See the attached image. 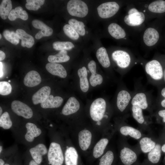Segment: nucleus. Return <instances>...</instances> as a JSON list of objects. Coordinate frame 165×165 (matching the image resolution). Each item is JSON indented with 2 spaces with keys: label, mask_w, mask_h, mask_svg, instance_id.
<instances>
[{
  "label": "nucleus",
  "mask_w": 165,
  "mask_h": 165,
  "mask_svg": "<svg viewBox=\"0 0 165 165\" xmlns=\"http://www.w3.org/2000/svg\"><path fill=\"white\" fill-rule=\"evenodd\" d=\"M145 70L148 80L151 83L158 86L164 83L163 68L158 61L154 60L147 62Z\"/></svg>",
  "instance_id": "1"
},
{
  "label": "nucleus",
  "mask_w": 165,
  "mask_h": 165,
  "mask_svg": "<svg viewBox=\"0 0 165 165\" xmlns=\"http://www.w3.org/2000/svg\"><path fill=\"white\" fill-rule=\"evenodd\" d=\"M107 104L105 100L102 98L95 99L91 104L90 108V114L92 119L99 126L101 121L104 117L107 118L108 116L105 114Z\"/></svg>",
  "instance_id": "2"
},
{
  "label": "nucleus",
  "mask_w": 165,
  "mask_h": 165,
  "mask_svg": "<svg viewBox=\"0 0 165 165\" xmlns=\"http://www.w3.org/2000/svg\"><path fill=\"white\" fill-rule=\"evenodd\" d=\"M67 9L71 16L84 17L87 14L88 9L86 4L80 0H71L67 5Z\"/></svg>",
  "instance_id": "3"
},
{
  "label": "nucleus",
  "mask_w": 165,
  "mask_h": 165,
  "mask_svg": "<svg viewBox=\"0 0 165 165\" xmlns=\"http://www.w3.org/2000/svg\"><path fill=\"white\" fill-rule=\"evenodd\" d=\"M48 159L51 165H62L64 161L63 152L59 144L51 142L48 152Z\"/></svg>",
  "instance_id": "4"
},
{
  "label": "nucleus",
  "mask_w": 165,
  "mask_h": 165,
  "mask_svg": "<svg viewBox=\"0 0 165 165\" xmlns=\"http://www.w3.org/2000/svg\"><path fill=\"white\" fill-rule=\"evenodd\" d=\"M153 99L151 95L148 92L139 91L134 93L131 101L132 105H136L142 109H146Z\"/></svg>",
  "instance_id": "5"
},
{
  "label": "nucleus",
  "mask_w": 165,
  "mask_h": 165,
  "mask_svg": "<svg viewBox=\"0 0 165 165\" xmlns=\"http://www.w3.org/2000/svg\"><path fill=\"white\" fill-rule=\"evenodd\" d=\"M119 8V5L115 2L103 3L97 8L98 14L102 18H108L114 15Z\"/></svg>",
  "instance_id": "6"
},
{
  "label": "nucleus",
  "mask_w": 165,
  "mask_h": 165,
  "mask_svg": "<svg viewBox=\"0 0 165 165\" xmlns=\"http://www.w3.org/2000/svg\"><path fill=\"white\" fill-rule=\"evenodd\" d=\"M134 94L127 89L122 90L118 92L116 104L117 108L121 112H123L130 103L131 104Z\"/></svg>",
  "instance_id": "7"
},
{
  "label": "nucleus",
  "mask_w": 165,
  "mask_h": 165,
  "mask_svg": "<svg viewBox=\"0 0 165 165\" xmlns=\"http://www.w3.org/2000/svg\"><path fill=\"white\" fill-rule=\"evenodd\" d=\"M11 108L13 112L18 116L28 119L33 116L31 108L24 103L17 100L13 101L11 104Z\"/></svg>",
  "instance_id": "8"
},
{
  "label": "nucleus",
  "mask_w": 165,
  "mask_h": 165,
  "mask_svg": "<svg viewBox=\"0 0 165 165\" xmlns=\"http://www.w3.org/2000/svg\"><path fill=\"white\" fill-rule=\"evenodd\" d=\"M113 60L120 68L125 69L128 68L131 63L130 55L127 52L122 50H117L112 53Z\"/></svg>",
  "instance_id": "9"
},
{
  "label": "nucleus",
  "mask_w": 165,
  "mask_h": 165,
  "mask_svg": "<svg viewBox=\"0 0 165 165\" xmlns=\"http://www.w3.org/2000/svg\"><path fill=\"white\" fill-rule=\"evenodd\" d=\"M92 139V134L89 130L84 129L79 131L78 135L79 146L83 151H86L90 147Z\"/></svg>",
  "instance_id": "10"
},
{
  "label": "nucleus",
  "mask_w": 165,
  "mask_h": 165,
  "mask_svg": "<svg viewBox=\"0 0 165 165\" xmlns=\"http://www.w3.org/2000/svg\"><path fill=\"white\" fill-rule=\"evenodd\" d=\"M32 26L35 28L41 30L36 34L35 38L39 39L43 37L51 36L53 33V30L41 20H34L32 21Z\"/></svg>",
  "instance_id": "11"
},
{
  "label": "nucleus",
  "mask_w": 165,
  "mask_h": 165,
  "mask_svg": "<svg viewBox=\"0 0 165 165\" xmlns=\"http://www.w3.org/2000/svg\"><path fill=\"white\" fill-rule=\"evenodd\" d=\"M79 101L74 97H70L63 107L62 113L65 116H68L77 112L80 108Z\"/></svg>",
  "instance_id": "12"
},
{
  "label": "nucleus",
  "mask_w": 165,
  "mask_h": 165,
  "mask_svg": "<svg viewBox=\"0 0 165 165\" xmlns=\"http://www.w3.org/2000/svg\"><path fill=\"white\" fill-rule=\"evenodd\" d=\"M143 38L146 45L151 46L155 44L158 42L159 38V34L155 28H149L145 31Z\"/></svg>",
  "instance_id": "13"
},
{
  "label": "nucleus",
  "mask_w": 165,
  "mask_h": 165,
  "mask_svg": "<svg viewBox=\"0 0 165 165\" xmlns=\"http://www.w3.org/2000/svg\"><path fill=\"white\" fill-rule=\"evenodd\" d=\"M88 67L91 73L89 79L90 85L93 87H95L101 84L103 78L101 75L96 73V64L95 61H91L88 64Z\"/></svg>",
  "instance_id": "14"
},
{
  "label": "nucleus",
  "mask_w": 165,
  "mask_h": 165,
  "mask_svg": "<svg viewBox=\"0 0 165 165\" xmlns=\"http://www.w3.org/2000/svg\"><path fill=\"white\" fill-rule=\"evenodd\" d=\"M29 152L33 160L39 164L42 161V156L47 153V150L44 145L39 144L31 148Z\"/></svg>",
  "instance_id": "15"
},
{
  "label": "nucleus",
  "mask_w": 165,
  "mask_h": 165,
  "mask_svg": "<svg viewBox=\"0 0 165 165\" xmlns=\"http://www.w3.org/2000/svg\"><path fill=\"white\" fill-rule=\"evenodd\" d=\"M120 157L121 161L125 165H131L137 159L135 153L130 148L126 147L121 150Z\"/></svg>",
  "instance_id": "16"
},
{
  "label": "nucleus",
  "mask_w": 165,
  "mask_h": 165,
  "mask_svg": "<svg viewBox=\"0 0 165 165\" xmlns=\"http://www.w3.org/2000/svg\"><path fill=\"white\" fill-rule=\"evenodd\" d=\"M46 70L52 75L64 78L67 76V72L61 64L57 63H49L46 65Z\"/></svg>",
  "instance_id": "17"
},
{
  "label": "nucleus",
  "mask_w": 165,
  "mask_h": 165,
  "mask_svg": "<svg viewBox=\"0 0 165 165\" xmlns=\"http://www.w3.org/2000/svg\"><path fill=\"white\" fill-rule=\"evenodd\" d=\"M41 81V77L38 72L35 70L29 72L24 79V85L29 87H33L39 84Z\"/></svg>",
  "instance_id": "18"
},
{
  "label": "nucleus",
  "mask_w": 165,
  "mask_h": 165,
  "mask_svg": "<svg viewBox=\"0 0 165 165\" xmlns=\"http://www.w3.org/2000/svg\"><path fill=\"white\" fill-rule=\"evenodd\" d=\"M51 88L49 86H44L42 87L33 95L32 100L33 104L36 105L42 103L50 96Z\"/></svg>",
  "instance_id": "19"
},
{
  "label": "nucleus",
  "mask_w": 165,
  "mask_h": 165,
  "mask_svg": "<svg viewBox=\"0 0 165 165\" xmlns=\"http://www.w3.org/2000/svg\"><path fill=\"white\" fill-rule=\"evenodd\" d=\"M145 16L141 12H138L134 13L128 15L124 18L125 22L128 25L135 26L140 25L144 21Z\"/></svg>",
  "instance_id": "20"
},
{
  "label": "nucleus",
  "mask_w": 165,
  "mask_h": 165,
  "mask_svg": "<svg viewBox=\"0 0 165 165\" xmlns=\"http://www.w3.org/2000/svg\"><path fill=\"white\" fill-rule=\"evenodd\" d=\"M16 33L19 39L21 40V45L22 46L30 48L33 46L35 41L31 35L27 33L24 30L20 29H17L16 30Z\"/></svg>",
  "instance_id": "21"
},
{
  "label": "nucleus",
  "mask_w": 165,
  "mask_h": 165,
  "mask_svg": "<svg viewBox=\"0 0 165 165\" xmlns=\"http://www.w3.org/2000/svg\"><path fill=\"white\" fill-rule=\"evenodd\" d=\"M79 156L76 149L73 147H68L65 152L66 165H78Z\"/></svg>",
  "instance_id": "22"
},
{
  "label": "nucleus",
  "mask_w": 165,
  "mask_h": 165,
  "mask_svg": "<svg viewBox=\"0 0 165 165\" xmlns=\"http://www.w3.org/2000/svg\"><path fill=\"white\" fill-rule=\"evenodd\" d=\"M27 132L25 135V139L27 141L31 142L33 141L35 137L39 136L41 133L40 129L37 128V126L31 123H27L25 125Z\"/></svg>",
  "instance_id": "23"
},
{
  "label": "nucleus",
  "mask_w": 165,
  "mask_h": 165,
  "mask_svg": "<svg viewBox=\"0 0 165 165\" xmlns=\"http://www.w3.org/2000/svg\"><path fill=\"white\" fill-rule=\"evenodd\" d=\"M63 101V99L60 96L54 97L53 95H50L44 102L41 104V106L44 108H57L61 106Z\"/></svg>",
  "instance_id": "24"
},
{
  "label": "nucleus",
  "mask_w": 165,
  "mask_h": 165,
  "mask_svg": "<svg viewBox=\"0 0 165 165\" xmlns=\"http://www.w3.org/2000/svg\"><path fill=\"white\" fill-rule=\"evenodd\" d=\"M108 142V138H103L96 143L93 150L92 154L94 158H98L103 154Z\"/></svg>",
  "instance_id": "25"
},
{
  "label": "nucleus",
  "mask_w": 165,
  "mask_h": 165,
  "mask_svg": "<svg viewBox=\"0 0 165 165\" xmlns=\"http://www.w3.org/2000/svg\"><path fill=\"white\" fill-rule=\"evenodd\" d=\"M77 73L80 78L79 84L81 90L82 92H86L88 91L89 87L86 68L85 67H83L79 68Z\"/></svg>",
  "instance_id": "26"
},
{
  "label": "nucleus",
  "mask_w": 165,
  "mask_h": 165,
  "mask_svg": "<svg viewBox=\"0 0 165 165\" xmlns=\"http://www.w3.org/2000/svg\"><path fill=\"white\" fill-rule=\"evenodd\" d=\"M97 58L101 64L104 68H108L110 65V62L105 48L101 47L96 52Z\"/></svg>",
  "instance_id": "27"
},
{
  "label": "nucleus",
  "mask_w": 165,
  "mask_h": 165,
  "mask_svg": "<svg viewBox=\"0 0 165 165\" xmlns=\"http://www.w3.org/2000/svg\"><path fill=\"white\" fill-rule=\"evenodd\" d=\"M108 31L110 34L116 39L123 38L126 36V33L123 29L115 23H111L108 26Z\"/></svg>",
  "instance_id": "28"
},
{
  "label": "nucleus",
  "mask_w": 165,
  "mask_h": 165,
  "mask_svg": "<svg viewBox=\"0 0 165 165\" xmlns=\"http://www.w3.org/2000/svg\"><path fill=\"white\" fill-rule=\"evenodd\" d=\"M9 20L13 21L17 18H20L23 20H27L28 15L27 12L23 10L21 6H17L15 9H12L10 12L8 16Z\"/></svg>",
  "instance_id": "29"
},
{
  "label": "nucleus",
  "mask_w": 165,
  "mask_h": 165,
  "mask_svg": "<svg viewBox=\"0 0 165 165\" xmlns=\"http://www.w3.org/2000/svg\"><path fill=\"white\" fill-rule=\"evenodd\" d=\"M70 58L67 51L66 50H62L56 54L50 55L48 57V60L50 63H61L67 61Z\"/></svg>",
  "instance_id": "30"
},
{
  "label": "nucleus",
  "mask_w": 165,
  "mask_h": 165,
  "mask_svg": "<svg viewBox=\"0 0 165 165\" xmlns=\"http://www.w3.org/2000/svg\"><path fill=\"white\" fill-rule=\"evenodd\" d=\"M120 131L123 135H129L136 139H140L141 136V133L139 130L128 126L122 127L120 129Z\"/></svg>",
  "instance_id": "31"
},
{
  "label": "nucleus",
  "mask_w": 165,
  "mask_h": 165,
  "mask_svg": "<svg viewBox=\"0 0 165 165\" xmlns=\"http://www.w3.org/2000/svg\"><path fill=\"white\" fill-rule=\"evenodd\" d=\"M12 6L10 0H3L0 5V16L3 20L7 19L12 10Z\"/></svg>",
  "instance_id": "32"
},
{
  "label": "nucleus",
  "mask_w": 165,
  "mask_h": 165,
  "mask_svg": "<svg viewBox=\"0 0 165 165\" xmlns=\"http://www.w3.org/2000/svg\"><path fill=\"white\" fill-rule=\"evenodd\" d=\"M161 148L159 144H156L155 147L148 154V160L153 163H156L159 161L161 156Z\"/></svg>",
  "instance_id": "33"
},
{
  "label": "nucleus",
  "mask_w": 165,
  "mask_h": 165,
  "mask_svg": "<svg viewBox=\"0 0 165 165\" xmlns=\"http://www.w3.org/2000/svg\"><path fill=\"white\" fill-rule=\"evenodd\" d=\"M149 10L153 13H162L165 12V1L158 0L151 3L148 6Z\"/></svg>",
  "instance_id": "34"
},
{
  "label": "nucleus",
  "mask_w": 165,
  "mask_h": 165,
  "mask_svg": "<svg viewBox=\"0 0 165 165\" xmlns=\"http://www.w3.org/2000/svg\"><path fill=\"white\" fill-rule=\"evenodd\" d=\"M140 144L141 150L144 153L149 152L155 147L156 145L154 141L148 137L142 138L140 141Z\"/></svg>",
  "instance_id": "35"
},
{
  "label": "nucleus",
  "mask_w": 165,
  "mask_h": 165,
  "mask_svg": "<svg viewBox=\"0 0 165 165\" xmlns=\"http://www.w3.org/2000/svg\"><path fill=\"white\" fill-rule=\"evenodd\" d=\"M68 23L79 35L82 36L85 35V25L83 22L75 19H71L69 20Z\"/></svg>",
  "instance_id": "36"
},
{
  "label": "nucleus",
  "mask_w": 165,
  "mask_h": 165,
  "mask_svg": "<svg viewBox=\"0 0 165 165\" xmlns=\"http://www.w3.org/2000/svg\"><path fill=\"white\" fill-rule=\"evenodd\" d=\"M131 110L134 119L139 123L142 124L145 121L142 109L136 105H132Z\"/></svg>",
  "instance_id": "37"
},
{
  "label": "nucleus",
  "mask_w": 165,
  "mask_h": 165,
  "mask_svg": "<svg viewBox=\"0 0 165 165\" xmlns=\"http://www.w3.org/2000/svg\"><path fill=\"white\" fill-rule=\"evenodd\" d=\"M53 48L57 50H70L74 47V45L68 41H56L53 44Z\"/></svg>",
  "instance_id": "38"
},
{
  "label": "nucleus",
  "mask_w": 165,
  "mask_h": 165,
  "mask_svg": "<svg viewBox=\"0 0 165 165\" xmlns=\"http://www.w3.org/2000/svg\"><path fill=\"white\" fill-rule=\"evenodd\" d=\"M3 34L5 39L12 44L16 45L19 43V38L14 31L6 30L3 31Z\"/></svg>",
  "instance_id": "39"
},
{
  "label": "nucleus",
  "mask_w": 165,
  "mask_h": 165,
  "mask_svg": "<svg viewBox=\"0 0 165 165\" xmlns=\"http://www.w3.org/2000/svg\"><path fill=\"white\" fill-rule=\"evenodd\" d=\"M114 159L113 152L110 150L108 151L100 159L99 165H112Z\"/></svg>",
  "instance_id": "40"
},
{
  "label": "nucleus",
  "mask_w": 165,
  "mask_h": 165,
  "mask_svg": "<svg viewBox=\"0 0 165 165\" xmlns=\"http://www.w3.org/2000/svg\"><path fill=\"white\" fill-rule=\"evenodd\" d=\"M12 125L8 113L6 112L2 114L0 117V126L5 129L10 128Z\"/></svg>",
  "instance_id": "41"
},
{
  "label": "nucleus",
  "mask_w": 165,
  "mask_h": 165,
  "mask_svg": "<svg viewBox=\"0 0 165 165\" xmlns=\"http://www.w3.org/2000/svg\"><path fill=\"white\" fill-rule=\"evenodd\" d=\"M45 1L44 0H26L25 7L29 10H37L44 4Z\"/></svg>",
  "instance_id": "42"
},
{
  "label": "nucleus",
  "mask_w": 165,
  "mask_h": 165,
  "mask_svg": "<svg viewBox=\"0 0 165 165\" xmlns=\"http://www.w3.org/2000/svg\"><path fill=\"white\" fill-rule=\"evenodd\" d=\"M63 29L64 34L72 39L76 40L79 38V35L70 25H64Z\"/></svg>",
  "instance_id": "43"
},
{
  "label": "nucleus",
  "mask_w": 165,
  "mask_h": 165,
  "mask_svg": "<svg viewBox=\"0 0 165 165\" xmlns=\"http://www.w3.org/2000/svg\"><path fill=\"white\" fill-rule=\"evenodd\" d=\"M12 87L10 84L6 81L0 82V94L2 95H6L11 92Z\"/></svg>",
  "instance_id": "44"
},
{
  "label": "nucleus",
  "mask_w": 165,
  "mask_h": 165,
  "mask_svg": "<svg viewBox=\"0 0 165 165\" xmlns=\"http://www.w3.org/2000/svg\"><path fill=\"white\" fill-rule=\"evenodd\" d=\"M156 100H159L162 107L165 108V87L162 88L160 90L159 97Z\"/></svg>",
  "instance_id": "45"
},
{
  "label": "nucleus",
  "mask_w": 165,
  "mask_h": 165,
  "mask_svg": "<svg viewBox=\"0 0 165 165\" xmlns=\"http://www.w3.org/2000/svg\"><path fill=\"white\" fill-rule=\"evenodd\" d=\"M158 114L162 118L163 122L165 123V109L159 110L158 112Z\"/></svg>",
  "instance_id": "46"
},
{
  "label": "nucleus",
  "mask_w": 165,
  "mask_h": 165,
  "mask_svg": "<svg viewBox=\"0 0 165 165\" xmlns=\"http://www.w3.org/2000/svg\"><path fill=\"white\" fill-rule=\"evenodd\" d=\"M138 12V11L135 8H132L130 9L128 12V15L132 14Z\"/></svg>",
  "instance_id": "47"
},
{
  "label": "nucleus",
  "mask_w": 165,
  "mask_h": 165,
  "mask_svg": "<svg viewBox=\"0 0 165 165\" xmlns=\"http://www.w3.org/2000/svg\"><path fill=\"white\" fill-rule=\"evenodd\" d=\"M6 57L5 53L1 50H0V61H1L4 60Z\"/></svg>",
  "instance_id": "48"
},
{
  "label": "nucleus",
  "mask_w": 165,
  "mask_h": 165,
  "mask_svg": "<svg viewBox=\"0 0 165 165\" xmlns=\"http://www.w3.org/2000/svg\"><path fill=\"white\" fill-rule=\"evenodd\" d=\"M0 78H1L3 75V65L1 62H0Z\"/></svg>",
  "instance_id": "49"
},
{
  "label": "nucleus",
  "mask_w": 165,
  "mask_h": 165,
  "mask_svg": "<svg viewBox=\"0 0 165 165\" xmlns=\"http://www.w3.org/2000/svg\"><path fill=\"white\" fill-rule=\"evenodd\" d=\"M29 165H38V164L33 160L30 161Z\"/></svg>",
  "instance_id": "50"
},
{
  "label": "nucleus",
  "mask_w": 165,
  "mask_h": 165,
  "mask_svg": "<svg viewBox=\"0 0 165 165\" xmlns=\"http://www.w3.org/2000/svg\"><path fill=\"white\" fill-rule=\"evenodd\" d=\"M161 150L163 152H165V144H164L161 147Z\"/></svg>",
  "instance_id": "51"
},
{
  "label": "nucleus",
  "mask_w": 165,
  "mask_h": 165,
  "mask_svg": "<svg viewBox=\"0 0 165 165\" xmlns=\"http://www.w3.org/2000/svg\"><path fill=\"white\" fill-rule=\"evenodd\" d=\"M163 68V79L164 83H165V68Z\"/></svg>",
  "instance_id": "52"
},
{
  "label": "nucleus",
  "mask_w": 165,
  "mask_h": 165,
  "mask_svg": "<svg viewBox=\"0 0 165 165\" xmlns=\"http://www.w3.org/2000/svg\"><path fill=\"white\" fill-rule=\"evenodd\" d=\"M4 161L2 159H0V165H4Z\"/></svg>",
  "instance_id": "53"
},
{
  "label": "nucleus",
  "mask_w": 165,
  "mask_h": 165,
  "mask_svg": "<svg viewBox=\"0 0 165 165\" xmlns=\"http://www.w3.org/2000/svg\"><path fill=\"white\" fill-rule=\"evenodd\" d=\"M0 115L1 116V115L2 114V108H1V107H0Z\"/></svg>",
  "instance_id": "54"
},
{
  "label": "nucleus",
  "mask_w": 165,
  "mask_h": 165,
  "mask_svg": "<svg viewBox=\"0 0 165 165\" xmlns=\"http://www.w3.org/2000/svg\"><path fill=\"white\" fill-rule=\"evenodd\" d=\"M2 150V146H0V153H1Z\"/></svg>",
  "instance_id": "55"
},
{
  "label": "nucleus",
  "mask_w": 165,
  "mask_h": 165,
  "mask_svg": "<svg viewBox=\"0 0 165 165\" xmlns=\"http://www.w3.org/2000/svg\"><path fill=\"white\" fill-rule=\"evenodd\" d=\"M2 35H1V34H0V39H1V38H2Z\"/></svg>",
  "instance_id": "56"
},
{
  "label": "nucleus",
  "mask_w": 165,
  "mask_h": 165,
  "mask_svg": "<svg viewBox=\"0 0 165 165\" xmlns=\"http://www.w3.org/2000/svg\"><path fill=\"white\" fill-rule=\"evenodd\" d=\"M4 165H9V164H8L6 163V164H4Z\"/></svg>",
  "instance_id": "57"
},
{
  "label": "nucleus",
  "mask_w": 165,
  "mask_h": 165,
  "mask_svg": "<svg viewBox=\"0 0 165 165\" xmlns=\"http://www.w3.org/2000/svg\"><path fill=\"white\" fill-rule=\"evenodd\" d=\"M11 82V81H10V80H8V82Z\"/></svg>",
  "instance_id": "58"
},
{
  "label": "nucleus",
  "mask_w": 165,
  "mask_h": 165,
  "mask_svg": "<svg viewBox=\"0 0 165 165\" xmlns=\"http://www.w3.org/2000/svg\"><path fill=\"white\" fill-rule=\"evenodd\" d=\"M6 78H8V77H7Z\"/></svg>",
  "instance_id": "59"
},
{
  "label": "nucleus",
  "mask_w": 165,
  "mask_h": 165,
  "mask_svg": "<svg viewBox=\"0 0 165 165\" xmlns=\"http://www.w3.org/2000/svg\"></svg>",
  "instance_id": "60"
}]
</instances>
